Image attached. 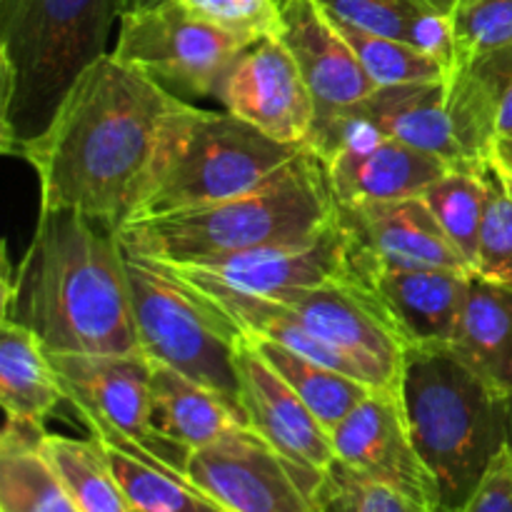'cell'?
I'll return each mask as SVG.
<instances>
[{
	"mask_svg": "<svg viewBox=\"0 0 512 512\" xmlns=\"http://www.w3.org/2000/svg\"><path fill=\"white\" fill-rule=\"evenodd\" d=\"M500 168H503V165H500ZM503 175H505V180H508V185L512 188V170H505L503 168Z\"/></svg>",
	"mask_w": 512,
	"mask_h": 512,
	"instance_id": "40",
	"label": "cell"
},
{
	"mask_svg": "<svg viewBox=\"0 0 512 512\" xmlns=\"http://www.w3.org/2000/svg\"><path fill=\"white\" fill-rule=\"evenodd\" d=\"M360 110L390 140L425 150L448 165H470L455 140L448 110V78L375 88Z\"/></svg>",
	"mask_w": 512,
	"mask_h": 512,
	"instance_id": "23",
	"label": "cell"
},
{
	"mask_svg": "<svg viewBox=\"0 0 512 512\" xmlns=\"http://www.w3.org/2000/svg\"><path fill=\"white\" fill-rule=\"evenodd\" d=\"M338 218L353 243L360 280L373 268H450L473 273L420 195L338 205Z\"/></svg>",
	"mask_w": 512,
	"mask_h": 512,
	"instance_id": "15",
	"label": "cell"
},
{
	"mask_svg": "<svg viewBox=\"0 0 512 512\" xmlns=\"http://www.w3.org/2000/svg\"><path fill=\"white\" fill-rule=\"evenodd\" d=\"M153 425L185 453L208 448L230 430L248 425L243 408L180 370L150 360Z\"/></svg>",
	"mask_w": 512,
	"mask_h": 512,
	"instance_id": "21",
	"label": "cell"
},
{
	"mask_svg": "<svg viewBox=\"0 0 512 512\" xmlns=\"http://www.w3.org/2000/svg\"><path fill=\"white\" fill-rule=\"evenodd\" d=\"M333 23L348 38L350 48L355 50L360 65L365 68L368 78L373 80L375 88L450 78L448 65L430 58V55H425L423 50L405 43V40L370 33V30L355 28V25L343 23L338 18H333Z\"/></svg>",
	"mask_w": 512,
	"mask_h": 512,
	"instance_id": "30",
	"label": "cell"
},
{
	"mask_svg": "<svg viewBox=\"0 0 512 512\" xmlns=\"http://www.w3.org/2000/svg\"><path fill=\"white\" fill-rule=\"evenodd\" d=\"M65 388L33 330L0 315V403L5 418L43 425Z\"/></svg>",
	"mask_w": 512,
	"mask_h": 512,
	"instance_id": "24",
	"label": "cell"
},
{
	"mask_svg": "<svg viewBox=\"0 0 512 512\" xmlns=\"http://www.w3.org/2000/svg\"><path fill=\"white\" fill-rule=\"evenodd\" d=\"M278 35L313 93L315 123L363 103L375 90L348 38L315 0H283Z\"/></svg>",
	"mask_w": 512,
	"mask_h": 512,
	"instance_id": "17",
	"label": "cell"
},
{
	"mask_svg": "<svg viewBox=\"0 0 512 512\" xmlns=\"http://www.w3.org/2000/svg\"><path fill=\"white\" fill-rule=\"evenodd\" d=\"M468 270L373 268L363 273L410 350L448 348L468 300Z\"/></svg>",
	"mask_w": 512,
	"mask_h": 512,
	"instance_id": "18",
	"label": "cell"
},
{
	"mask_svg": "<svg viewBox=\"0 0 512 512\" xmlns=\"http://www.w3.org/2000/svg\"><path fill=\"white\" fill-rule=\"evenodd\" d=\"M258 353L270 363V368L300 395L310 413L320 420L325 430H333L348 418L350 410L368 398L373 388L358 378L340 373V370L328 368V365L310 360L305 355L293 353L278 343H270L263 338H250Z\"/></svg>",
	"mask_w": 512,
	"mask_h": 512,
	"instance_id": "26",
	"label": "cell"
},
{
	"mask_svg": "<svg viewBox=\"0 0 512 512\" xmlns=\"http://www.w3.org/2000/svg\"><path fill=\"white\" fill-rule=\"evenodd\" d=\"M310 335L348 360L368 388L403 390L408 345L360 278L330 280L275 298Z\"/></svg>",
	"mask_w": 512,
	"mask_h": 512,
	"instance_id": "10",
	"label": "cell"
},
{
	"mask_svg": "<svg viewBox=\"0 0 512 512\" xmlns=\"http://www.w3.org/2000/svg\"><path fill=\"white\" fill-rule=\"evenodd\" d=\"M460 512H512V443L490 463L478 490Z\"/></svg>",
	"mask_w": 512,
	"mask_h": 512,
	"instance_id": "36",
	"label": "cell"
},
{
	"mask_svg": "<svg viewBox=\"0 0 512 512\" xmlns=\"http://www.w3.org/2000/svg\"><path fill=\"white\" fill-rule=\"evenodd\" d=\"M235 370L240 408L250 428L300 470L323 475L335 463L330 433L245 333L238 343Z\"/></svg>",
	"mask_w": 512,
	"mask_h": 512,
	"instance_id": "16",
	"label": "cell"
},
{
	"mask_svg": "<svg viewBox=\"0 0 512 512\" xmlns=\"http://www.w3.org/2000/svg\"><path fill=\"white\" fill-rule=\"evenodd\" d=\"M185 475L225 512H320L315 490L323 475L285 460L250 425L193 450Z\"/></svg>",
	"mask_w": 512,
	"mask_h": 512,
	"instance_id": "11",
	"label": "cell"
},
{
	"mask_svg": "<svg viewBox=\"0 0 512 512\" xmlns=\"http://www.w3.org/2000/svg\"><path fill=\"white\" fill-rule=\"evenodd\" d=\"M215 100L280 143L305 145L315 123L313 93L280 35L250 43L225 73Z\"/></svg>",
	"mask_w": 512,
	"mask_h": 512,
	"instance_id": "13",
	"label": "cell"
},
{
	"mask_svg": "<svg viewBox=\"0 0 512 512\" xmlns=\"http://www.w3.org/2000/svg\"><path fill=\"white\" fill-rule=\"evenodd\" d=\"M330 18H338L355 28L388 35L410 43L415 25L433 8L420 0H315Z\"/></svg>",
	"mask_w": 512,
	"mask_h": 512,
	"instance_id": "34",
	"label": "cell"
},
{
	"mask_svg": "<svg viewBox=\"0 0 512 512\" xmlns=\"http://www.w3.org/2000/svg\"><path fill=\"white\" fill-rule=\"evenodd\" d=\"M190 15L230 30L240 38L255 40L280 33L278 0H175Z\"/></svg>",
	"mask_w": 512,
	"mask_h": 512,
	"instance_id": "35",
	"label": "cell"
},
{
	"mask_svg": "<svg viewBox=\"0 0 512 512\" xmlns=\"http://www.w3.org/2000/svg\"><path fill=\"white\" fill-rule=\"evenodd\" d=\"M0 315L48 353H138L125 250L115 230L78 210H40L23 260L3 258Z\"/></svg>",
	"mask_w": 512,
	"mask_h": 512,
	"instance_id": "2",
	"label": "cell"
},
{
	"mask_svg": "<svg viewBox=\"0 0 512 512\" xmlns=\"http://www.w3.org/2000/svg\"><path fill=\"white\" fill-rule=\"evenodd\" d=\"M178 100L113 50L103 55L23 155L38 175L40 210H78L118 230L133 213L160 125Z\"/></svg>",
	"mask_w": 512,
	"mask_h": 512,
	"instance_id": "1",
	"label": "cell"
},
{
	"mask_svg": "<svg viewBox=\"0 0 512 512\" xmlns=\"http://www.w3.org/2000/svg\"><path fill=\"white\" fill-rule=\"evenodd\" d=\"M485 180L480 165H455L423 190L420 198L445 230L450 243L475 273L485 218Z\"/></svg>",
	"mask_w": 512,
	"mask_h": 512,
	"instance_id": "28",
	"label": "cell"
},
{
	"mask_svg": "<svg viewBox=\"0 0 512 512\" xmlns=\"http://www.w3.org/2000/svg\"><path fill=\"white\" fill-rule=\"evenodd\" d=\"M493 160L498 165H503L505 170H512V133L500 138L493 148Z\"/></svg>",
	"mask_w": 512,
	"mask_h": 512,
	"instance_id": "37",
	"label": "cell"
},
{
	"mask_svg": "<svg viewBox=\"0 0 512 512\" xmlns=\"http://www.w3.org/2000/svg\"><path fill=\"white\" fill-rule=\"evenodd\" d=\"M93 438L125 450L165 473L185 475L188 453L168 443L153 425L150 360L138 353H48Z\"/></svg>",
	"mask_w": 512,
	"mask_h": 512,
	"instance_id": "8",
	"label": "cell"
},
{
	"mask_svg": "<svg viewBox=\"0 0 512 512\" xmlns=\"http://www.w3.org/2000/svg\"><path fill=\"white\" fill-rule=\"evenodd\" d=\"M165 3V0H128V10H138V8H150V5Z\"/></svg>",
	"mask_w": 512,
	"mask_h": 512,
	"instance_id": "39",
	"label": "cell"
},
{
	"mask_svg": "<svg viewBox=\"0 0 512 512\" xmlns=\"http://www.w3.org/2000/svg\"><path fill=\"white\" fill-rule=\"evenodd\" d=\"M128 0H0V148L23 155L108 55Z\"/></svg>",
	"mask_w": 512,
	"mask_h": 512,
	"instance_id": "3",
	"label": "cell"
},
{
	"mask_svg": "<svg viewBox=\"0 0 512 512\" xmlns=\"http://www.w3.org/2000/svg\"><path fill=\"white\" fill-rule=\"evenodd\" d=\"M43 455L83 512H133L110 465L108 450L98 438L78 440L43 435Z\"/></svg>",
	"mask_w": 512,
	"mask_h": 512,
	"instance_id": "27",
	"label": "cell"
},
{
	"mask_svg": "<svg viewBox=\"0 0 512 512\" xmlns=\"http://www.w3.org/2000/svg\"><path fill=\"white\" fill-rule=\"evenodd\" d=\"M420 3L428 5V8H433V10H438V13L450 15L453 13L455 5H458V0H420Z\"/></svg>",
	"mask_w": 512,
	"mask_h": 512,
	"instance_id": "38",
	"label": "cell"
},
{
	"mask_svg": "<svg viewBox=\"0 0 512 512\" xmlns=\"http://www.w3.org/2000/svg\"><path fill=\"white\" fill-rule=\"evenodd\" d=\"M320 512H433L410 495L335 460L315 490Z\"/></svg>",
	"mask_w": 512,
	"mask_h": 512,
	"instance_id": "32",
	"label": "cell"
},
{
	"mask_svg": "<svg viewBox=\"0 0 512 512\" xmlns=\"http://www.w3.org/2000/svg\"><path fill=\"white\" fill-rule=\"evenodd\" d=\"M338 205L373 203V200L418 198L433 180L445 173V160L385 138L363 153L338 155L323 163Z\"/></svg>",
	"mask_w": 512,
	"mask_h": 512,
	"instance_id": "20",
	"label": "cell"
},
{
	"mask_svg": "<svg viewBox=\"0 0 512 512\" xmlns=\"http://www.w3.org/2000/svg\"><path fill=\"white\" fill-rule=\"evenodd\" d=\"M335 460L440 512V493L410 435L403 393L370 390L348 418L330 430Z\"/></svg>",
	"mask_w": 512,
	"mask_h": 512,
	"instance_id": "14",
	"label": "cell"
},
{
	"mask_svg": "<svg viewBox=\"0 0 512 512\" xmlns=\"http://www.w3.org/2000/svg\"><path fill=\"white\" fill-rule=\"evenodd\" d=\"M485 180V218L475 275L512 288V188L493 158L480 163Z\"/></svg>",
	"mask_w": 512,
	"mask_h": 512,
	"instance_id": "31",
	"label": "cell"
},
{
	"mask_svg": "<svg viewBox=\"0 0 512 512\" xmlns=\"http://www.w3.org/2000/svg\"><path fill=\"white\" fill-rule=\"evenodd\" d=\"M450 353L503 403H512V288L473 273Z\"/></svg>",
	"mask_w": 512,
	"mask_h": 512,
	"instance_id": "22",
	"label": "cell"
},
{
	"mask_svg": "<svg viewBox=\"0 0 512 512\" xmlns=\"http://www.w3.org/2000/svg\"><path fill=\"white\" fill-rule=\"evenodd\" d=\"M450 20L455 68H465L493 50L512 45V0H458Z\"/></svg>",
	"mask_w": 512,
	"mask_h": 512,
	"instance_id": "33",
	"label": "cell"
},
{
	"mask_svg": "<svg viewBox=\"0 0 512 512\" xmlns=\"http://www.w3.org/2000/svg\"><path fill=\"white\" fill-rule=\"evenodd\" d=\"M403 408L420 458L440 493V512H460L490 463L510 443L505 405L450 348L408 350Z\"/></svg>",
	"mask_w": 512,
	"mask_h": 512,
	"instance_id": "6",
	"label": "cell"
},
{
	"mask_svg": "<svg viewBox=\"0 0 512 512\" xmlns=\"http://www.w3.org/2000/svg\"><path fill=\"white\" fill-rule=\"evenodd\" d=\"M448 110L465 160L493 158L495 143L512 133V45L450 73Z\"/></svg>",
	"mask_w": 512,
	"mask_h": 512,
	"instance_id": "19",
	"label": "cell"
},
{
	"mask_svg": "<svg viewBox=\"0 0 512 512\" xmlns=\"http://www.w3.org/2000/svg\"><path fill=\"white\" fill-rule=\"evenodd\" d=\"M43 425L5 418L0 435V512H83L43 455Z\"/></svg>",
	"mask_w": 512,
	"mask_h": 512,
	"instance_id": "25",
	"label": "cell"
},
{
	"mask_svg": "<svg viewBox=\"0 0 512 512\" xmlns=\"http://www.w3.org/2000/svg\"><path fill=\"white\" fill-rule=\"evenodd\" d=\"M308 153V145L280 143L228 110H203L180 98L160 125L128 220L158 218L255 193Z\"/></svg>",
	"mask_w": 512,
	"mask_h": 512,
	"instance_id": "5",
	"label": "cell"
},
{
	"mask_svg": "<svg viewBox=\"0 0 512 512\" xmlns=\"http://www.w3.org/2000/svg\"><path fill=\"white\" fill-rule=\"evenodd\" d=\"M125 268L145 358L180 370L240 405L235 355L243 330L163 263L125 253Z\"/></svg>",
	"mask_w": 512,
	"mask_h": 512,
	"instance_id": "7",
	"label": "cell"
},
{
	"mask_svg": "<svg viewBox=\"0 0 512 512\" xmlns=\"http://www.w3.org/2000/svg\"><path fill=\"white\" fill-rule=\"evenodd\" d=\"M250 40L190 15L175 0L125 10L113 55L178 98H215Z\"/></svg>",
	"mask_w": 512,
	"mask_h": 512,
	"instance_id": "9",
	"label": "cell"
},
{
	"mask_svg": "<svg viewBox=\"0 0 512 512\" xmlns=\"http://www.w3.org/2000/svg\"><path fill=\"white\" fill-rule=\"evenodd\" d=\"M163 265L195 288L268 300L293 293V290L330 283V280L360 278L355 270L353 243L340 218L333 228L310 243L270 245V248L208 260V263Z\"/></svg>",
	"mask_w": 512,
	"mask_h": 512,
	"instance_id": "12",
	"label": "cell"
},
{
	"mask_svg": "<svg viewBox=\"0 0 512 512\" xmlns=\"http://www.w3.org/2000/svg\"><path fill=\"white\" fill-rule=\"evenodd\" d=\"M105 450L133 512H225L188 478L165 473L125 450L110 445Z\"/></svg>",
	"mask_w": 512,
	"mask_h": 512,
	"instance_id": "29",
	"label": "cell"
},
{
	"mask_svg": "<svg viewBox=\"0 0 512 512\" xmlns=\"http://www.w3.org/2000/svg\"><path fill=\"white\" fill-rule=\"evenodd\" d=\"M338 223V200L323 163L310 150L278 180L255 193L195 210L128 220L125 253L168 265L208 263L270 245L310 243Z\"/></svg>",
	"mask_w": 512,
	"mask_h": 512,
	"instance_id": "4",
	"label": "cell"
}]
</instances>
